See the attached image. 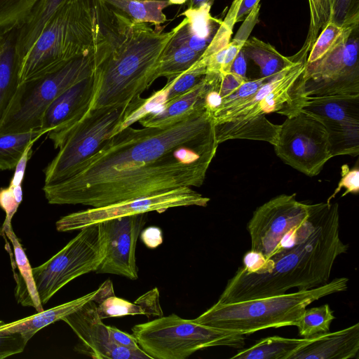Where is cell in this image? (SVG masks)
Here are the masks:
<instances>
[{"instance_id": "1", "label": "cell", "mask_w": 359, "mask_h": 359, "mask_svg": "<svg viewBox=\"0 0 359 359\" xmlns=\"http://www.w3.org/2000/svg\"><path fill=\"white\" fill-rule=\"evenodd\" d=\"M218 144L205 107L163 128L128 126L68 178L44 184L52 205L100 208L180 187L203 185Z\"/></svg>"}, {"instance_id": "2", "label": "cell", "mask_w": 359, "mask_h": 359, "mask_svg": "<svg viewBox=\"0 0 359 359\" xmlns=\"http://www.w3.org/2000/svg\"><path fill=\"white\" fill-rule=\"evenodd\" d=\"M177 26L163 32L135 22L96 0L93 40L95 93L90 109L129 103L154 82V74Z\"/></svg>"}, {"instance_id": "3", "label": "cell", "mask_w": 359, "mask_h": 359, "mask_svg": "<svg viewBox=\"0 0 359 359\" xmlns=\"http://www.w3.org/2000/svg\"><path fill=\"white\" fill-rule=\"evenodd\" d=\"M348 248L339 236V205L327 203L318 226L305 240L276 252L259 272L240 267L217 302H239L285 294L294 287L306 290L323 285L329 282L337 258Z\"/></svg>"}, {"instance_id": "4", "label": "cell", "mask_w": 359, "mask_h": 359, "mask_svg": "<svg viewBox=\"0 0 359 359\" xmlns=\"http://www.w3.org/2000/svg\"><path fill=\"white\" fill-rule=\"evenodd\" d=\"M293 57L290 65L271 76L254 94L212 116L218 144L234 139L276 143L280 126L266 115L278 113L290 117L302 110L307 100L303 82L306 60Z\"/></svg>"}, {"instance_id": "5", "label": "cell", "mask_w": 359, "mask_h": 359, "mask_svg": "<svg viewBox=\"0 0 359 359\" xmlns=\"http://www.w3.org/2000/svg\"><path fill=\"white\" fill-rule=\"evenodd\" d=\"M96 0H65L22 58L19 85L93 49Z\"/></svg>"}, {"instance_id": "6", "label": "cell", "mask_w": 359, "mask_h": 359, "mask_svg": "<svg viewBox=\"0 0 359 359\" xmlns=\"http://www.w3.org/2000/svg\"><path fill=\"white\" fill-rule=\"evenodd\" d=\"M348 283L347 278H336L306 290L229 304L217 302L194 320L243 335L271 327L296 326L307 306L327 295L346 291Z\"/></svg>"}, {"instance_id": "7", "label": "cell", "mask_w": 359, "mask_h": 359, "mask_svg": "<svg viewBox=\"0 0 359 359\" xmlns=\"http://www.w3.org/2000/svg\"><path fill=\"white\" fill-rule=\"evenodd\" d=\"M139 346L151 359H185L212 346L242 348L243 334L222 330L172 313L132 327Z\"/></svg>"}, {"instance_id": "8", "label": "cell", "mask_w": 359, "mask_h": 359, "mask_svg": "<svg viewBox=\"0 0 359 359\" xmlns=\"http://www.w3.org/2000/svg\"><path fill=\"white\" fill-rule=\"evenodd\" d=\"M143 101L140 97L129 103L89 110L65 135L57 148V154L43 170L45 184L70 177L118 131L124 121Z\"/></svg>"}, {"instance_id": "9", "label": "cell", "mask_w": 359, "mask_h": 359, "mask_svg": "<svg viewBox=\"0 0 359 359\" xmlns=\"http://www.w3.org/2000/svg\"><path fill=\"white\" fill-rule=\"evenodd\" d=\"M93 49L39 77L19 85L9 109L0 124V133L40 129L41 117L62 93L93 74Z\"/></svg>"}, {"instance_id": "10", "label": "cell", "mask_w": 359, "mask_h": 359, "mask_svg": "<svg viewBox=\"0 0 359 359\" xmlns=\"http://www.w3.org/2000/svg\"><path fill=\"white\" fill-rule=\"evenodd\" d=\"M106 248L102 223L79 230L68 243L42 264L32 268L33 277L42 305L74 279L97 270Z\"/></svg>"}, {"instance_id": "11", "label": "cell", "mask_w": 359, "mask_h": 359, "mask_svg": "<svg viewBox=\"0 0 359 359\" xmlns=\"http://www.w3.org/2000/svg\"><path fill=\"white\" fill-rule=\"evenodd\" d=\"M273 145L276 155L287 165L309 177H314L332 158L328 135L323 126L300 111L280 125Z\"/></svg>"}, {"instance_id": "12", "label": "cell", "mask_w": 359, "mask_h": 359, "mask_svg": "<svg viewBox=\"0 0 359 359\" xmlns=\"http://www.w3.org/2000/svg\"><path fill=\"white\" fill-rule=\"evenodd\" d=\"M358 28L318 60L306 65L304 95H359Z\"/></svg>"}, {"instance_id": "13", "label": "cell", "mask_w": 359, "mask_h": 359, "mask_svg": "<svg viewBox=\"0 0 359 359\" xmlns=\"http://www.w3.org/2000/svg\"><path fill=\"white\" fill-rule=\"evenodd\" d=\"M210 198L191 187H180L100 208H90L60 217L55 222L59 232L80 230L108 219L156 211L162 213L178 207H206Z\"/></svg>"}, {"instance_id": "14", "label": "cell", "mask_w": 359, "mask_h": 359, "mask_svg": "<svg viewBox=\"0 0 359 359\" xmlns=\"http://www.w3.org/2000/svg\"><path fill=\"white\" fill-rule=\"evenodd\" d=\"M312 204L296 199V194L277 196L258 207L248 224L252 251L266 259L279 250L283 240L310 217Z\"/></svg>"}, {"instance_id": "15", "label": "cell", "mask_w": 359, "mask_h": 359, "mask_svg": "<svg viewBox=\"0 0 359 359\" xmlns=\"http://www.w3.org/2000/svg\"><path fill=\"white\" fill-rule=\"evenodd\" d=\"M301 111L323 126L332 157L359 154V95L308 97Z\"/></svg>"}, {"instance_id": "16", "label": "cell", "mask_w": 359, "mask_h": 359, "mask_svg": "<svg viewBox=\"0 0 359 359\" xmlns=\"http://www.w3.org/2000/svg\"><path fill=\"white\" fill-rule=\"evenodd\" d=\"M147 221V213L102 222L106 238L104 257L95 271L136 280L138 269L135 249L137 238Z\"/></svg>"}, {"instance_id": "17", "label": "cell", "mask_w": 359, "mask_h": 359, "mask_svg": "<svg viewBox=\"0 0 359 359\" xmlns=\"http://www.w3.org/2000/svg\"><path fill=\"white\" fill-rule=\"evenodd\" d=\"M97 306L94 301H89L62 319L79 339L74 348L76 352L94 359L151 358L142 349L131 350L112 342L107 325L100 318Z\"/></svg>"}, {"instance_id": "18", "label": "cell", "mask_w": 359, "mask_h": 359, "mask_svg": "<svg viewBox=\"0 0 359 359\" xmlns=\"http://www.w3.org/2000/svg\"><path fill=\"white\" fill-rule=\"evenodd\" d=\"M95 88V80L93 73L65 90L44 111L40 130L48 134L55 149L88 112Z\"/></svg>"}, {"instance_id": "19", "label": "cell", "mask_w": 359, "mask_h": 359, "mask_svg": "<svg viewBox=\"0 0 359 359\" xmlns=\"http://www.w3.org/2000/svg\"><path fill=\"white\" fill-rule=\"evenodd\" d=\"M359 323L309 339L289 359H351L358 358Z\"/></svg>"}, {"instance_id": "20", "label": "cell", "mask_w": 359, "mask_h": 359, "mask_svg": "<svg viewBox=\"0 0 359 359\" xmlns=\"http://www.w3.org/2000/svg\"><path fill=\"white\" fill-rule=\"evenodd\" d=\"M210 7V3L196 8L188 7L181 14L184 18L177 25V29L172 39L203 54L217 32L215 29L222 22L211 16Z\"/></svg>"}, {"instance_id": "21", "label": "cell", "mask_w": 359, "mask_h": 359, "mask_svg": "<svg viewBox=\"0 0 359 359\" xmlns=\"http://www.w3.org/2000/svg\"><path fill=\"white\" fill-rule=\"evenodd\" d=\"M207 88L208 83L204 77L191 90L164 104L159 110L147 114L138 121L143 127L163 128L185 120L204 107Z\"/></svg>"}, {"instance_id": "22", "label": "cell", "mask_w": 359, "mask_h": 359, "mask_svg": "<svg viewBox=\"0 0 359 359\" xmlns=\"http://www.w3.org/2000/svg\"><path fill=\"white\" fill-rule=\"evenodd\" d=\"M1 231L2 236H6L13 246L14 259L11 260L12 267H16L18 270V273L13 271L16 283L14 294L18 304L32 306L36 312L43 311L44 309L36 290L32 268L12 224L1 225Z\"/></svg>"}, {"instance_id": "23", "label": "cell", "mask_w": 359, "mask_h": 359, "mask_svg": "<svg viewBox=\"0 0 359 359\" xmlns=\"http://www.w3.org/2000/svg\"><path fill=\"white\" fill-rule=\"evenodd\" d=\"M97 292V290H94L70 302L11 323H5L0 320V333H20L28 343L43 327L62 320L65 316L78 310L88 302L93 300Z\"/></svg>"}, {"instance_id": "24", "label": "cell", "mask_w": 359, "mask_h": 359, "mask_svg": "<svg viewBox=\"0 0 359 359\" xmlns=\"http://www.w3.org/2000/svg\"><path fill=\"white\" fill-rule=\"evenodd\" d=\"M16 29L3 34L0 45V124L19 86L20 58L16 48Z\"/></svg>"}, {"instance_id": "25", "label": "cell", "mask_w": 359, "mask_h": 359, "mask_svg": "<svg viewBox=\"0 0 359 359\" xmlns=\"http://www.w3.org/2000/svg\"><path fill=\"white\" fill-rule=\"evenodd\" d=\"M309 339L272 336L261 339L255 344L243 348L231 359H289Z\"/></svg>"}, {"instance_id": "26", "label": "cell", "mask_w": 359, "mask_h": 359, "mask_svg": "<svg viewBox=\"0 0 359 359\" xmlns=\"http://www.w3.org/2000/svg\"><path fill=\"white\" fill-rule=\"evenodd\" d=\"M201 55L171 38L160 56L154 74V81L159 77H165L168 81L177 77L189 69Z\"/></svg>"}, {"instance_id": "27", "label": "cell", "mask_w": 359, "mask_h": 359, "mask_svg": "<svg viewBox=\"0 0 359 359\" xmlns=\"http://www.w3.org/2000/svg\"><path fill=\"white\" fill-rule=\"evenodd\" d=\"M65 0H39L27 22L16 29V48L20 58L25 56L38 36L48 20Z\"/></svg>"}, {"instance_id": "28", "label": "cell", "mask_w": 359, "mask_h": 359, "mask_svg": "<svg viewBox=\"0 0 359 359\" xmlns=\"http://www.w3.org/2000/svg\"><path fill=\"white\" fill-rule=\"evenodd\" d=\"M135 22L154 25L156 29L167 20L163 10L171 5L168 0H104Z\"/></svg>"}, {"instance_id": "29", "label": "cell", "mask_w": 359, "mask_h": 359, "mask_svg": "<svg viewBox=\"0 0 359 359\" xmlns=\"http://www.w3.org/2000/svg\"><path fill=\"white\" fill-rule=\"evenodd\" d=\"M245 57L252 60L260 68L261 77H270L290 65L293 57L281 55L271 45L252 37L247 39L242 47Z\"/></svg>"}, {"instance_id": "30", "label": "cell", "mask_w": 359, "mask_h": 359, "mask_svg": "<svg viewBox=\"0 0 359 359\" xmlns=\"http://www.w3.org/2000/svg\"><path fill=\"white\" fill-rule=\"evenodd\" d=\"M43 134L40 129L0 133V170L15 168L27 148Z\"/></svg>"}, {"instance_id": "31", "label": "cell", "mask_w": 359, "mask_h": 359, "mask_svg": "<svg viewBox=\"0 0 359 359\" xmlns=\"http://www.w3.org/2000/svg\"><path fill=\"white\" fill-rule=\"evenodd\" d=\"M335 316L329 304L305 309L296 327L303 338L312 339L330 332Z\"/></svg>"}, {"instance_id": "32", "label": "cell", "mask_w": 359, "mask_h": 359, "mask_svg": "<svg viewBox=\"0 0 359 359\" xmlns=\"http://www.w3.org/2000/svg\"><path fill=\"white\" fill-rule=\"evenodd\" d=\"M310 10V25L304 46L294 55L300 59H306L318 35L330 22L333 0H308Z\"/></svg>"}, {"instance_id": "33", "label": "cell", "mask_w": 359, "mask_h": 359, "mask_svg": "<svg viewBox=\"0 0 359 359\" xmlns=\"http://www.w3.org/2000/svg\"><path fill=\"white\" fill-rule=\"evenodd\" d=\"M39 0H0V34L20 29Z\"/></svg>"}, {"instance_id": "34", "label": "cell", "mask_w": 359, "mask_h": 359, "mask_svg": "<svg viewBox=\"0 0 359 359\" xmlns=\"http://www.w3.org/2000/svg\"><path fill=\"white\" fill-rule=\"evenodd\" d=\"M358 27H342L334 22H329L318 35L311 48L306 65L311 64L320 59L325 54L338 46L348 38Z\"/></svg>"}, {"instance_id": "35", "label": "cell", "mask_w": 359, "mask_h": 359, "mask_svg": "<svg viewBox=\"0 0 359 359\" xmlns=\"http://www.w3.org/2000/svg\"><path fill=\"white\" fill-rule=\"evenodd\" d=\"M206 74V67L198 60L189 69L168 81L163 87L166 91L164 104L189 91L198 84Z\"/></svg>"}, {"instance_id": "36", "label": "cell", "mask_w": 359, "mask_h": 359, "mask_svg": "<svg viewBox=\"0 0 359 359\" xmlns=\"http://www.w3.org/2000/svg\"><path fill=\"white\" fill-rule=\"evenodd\" d=\"M98 315L101 319L126 316L144 315L143 308L136 302H130L115 294L104 299L97 306Z\"/></svg>"}, {"instance_id": "37", "label": "cell", "mask_w": 359, "mask_h": 359, "mask_svg": "<svg viewBox=\"0 0 359 359\" xmlns=\"http://www.w3.org/2000/svg\"><path fill=\"white\" fill-rule=\"evenodd\" d=\"M330 22L342 27H358L359 0H333Z\"/></svg>"}, {"instance_id": "38", "label": "cell", "mask_w": 359, "mask_h": 359, "mask_svg": "<svg viewBox=\"0 0 359 359\" xmlns=\"http://www.w3.org/2000/svg\"><path fill=\"white\" fill-rule=\"evenodd\" d=\"M23 198L22 184L10 185L0 189V208L5 212L6 217L2 226L11 225Z\"/></svg>"}, {"instance_id": "39", "label": "cell", "mask_w": 359, "mask_h": 359, "mask_svg": "<svg viewBox=\"0 0 359 359\" xmlns=\"http://www.w3.org/2000/svg\"><path fill=\"white\" fill-rule=\"evenodd\" d=\"M342 188L346 190L341 195V197L345 196L348 194H356L359 191V168L356 165L354 168H350L348 165L344 164L341 167V180H339L337 188L333 194L327 198V203H331V201L336 196V195L341 191Z\"/></svg>"}, {"instance_id": "40", "label": "cell", "mask_w": 359, "mask_h": 359, "mask_svg": "<svg viewBox=\"0 0 359 359\" xmlns=\"http://www.w3.org/2000/svg\"><path fill=\"white\" fill-rule=\"evenodd\" d=\"M27 344L20 333H0V359L22 353Z\"/></svg>"}, {"instance_id": "41", "label": "cell", "mask_w": 359, "mask_h": 359, "mask_svg": "<svg viewBox=\"0 0 359 359\" xmlns=\"http://www.w3.org/2000/svg\"><path fill=\"white\" fill-rule=\"evenodd\" d=\"M135 302L140 304L145 312V316L150 317L163 316V311L159 301V291L155 287L143 295L140 296Z\"/></svg>"}, {"instance_id": "42", "label": "cell", "mask_w": 359, "mask_h": 359, "mask_svg": "<svg viewBox=\"0 0 359 359\" xmlns=\"http://www.w3.org/2000/svg\"><path fill=\"white\" fill-rule=\"evenodd\" d=\"M107 330L110 339L116 345L131 350L141 349L133 334L110 325H107Z\"/></svg>"}, {"instance_id": "43", "label": "cell", "mask_w": 359, "mask_h": 359, "mask_svg": "<svg viewBox=\"0 0 359 359\" xmlns=\"http://www.w3.org/2000/svg\"><path fill=\"white\" fill-rule=\"evenodd\" d=\"M266 259L259 252L250 250L243 257V268L248 272L257 273L264 267Z\"/></svg>"}, {"instance_id": "44", "label": "cell", "mask_w": 359, "mask_h": 359, "mask_svg": "<svg viewBox=\"0 0 359 359\" xmlns=\"http://www.w3.org/2000/svg\"><path fill=\"white\" fill-rule=\"evenodd\" d=\"M140 235L144 244L149 248H156L163 243L162 231L157 226L142 229Z\"/></svg>"}, {"instance_id": "45", "label": "cell", "mask_w": 359, "mask_h": 359, "mask_svg": "<svg viewBox=\"0 0 359 359\" xmlns=\"http://www.w3.org/2000/svg\"><path fill=\"white\" fill-rule=\"evenodd\" d=\"M33 145H30L27 149L25 151L22 157L15 166V170L13 178L11 180L10 185H20L22 184L25 168L27 164L29 159L30 158L32 154V147Z\"/></svg>"}, {"instance_id": "46", "label": "cell", "mask_w": 359, "mask_h": 359, "mask_svg": "<svg viewBox=\"0 0 359 359\" xmlns=\"http://www.w3.org/2000/svg\"><path fill=\"white\" fill-rule=\"evenodd\" d=\"M260 0H238V8L235 22H238L247 17Z\"/></svg>"}, {"instance_id": "47", "label": "cell", "mask_w": 359, "mask_h": 359, "mask_svg": "<svg viewBox=\"0 0 359 359\" xmlns=\"http://www.w3.org/2000/svg\"><path fill=\"white\" fill-rule=\"evenodd\" d=\"M93 301L97 304L101 303L106 298L114 295L113 283L110 279L105 280L99 287Z\"/></svg>"}, {"instance_id": "48", "label": "cell", "mask_w": 359, "mask_h": 359, "mask_svg": "<svg viewBox=\"0 0 359 359\" xmlns=\"http://www.w3.org/2000/svg\"><path fill=\"white\" fill-rule=\"evenodd\" d=\"M247 70V62L245 56L242 50V49L238 52L236 57H235L231 67V72L239 75L243 78H247L246 74Z\"/></svg>"}, {"instance_id": "49", "label": "cell", "mask_w": 359, "mask_h": 359, "mask_svg": "<svg viewBox=\"0 0 359 359\" xmlns=\"http://www.w3.org/2000/svg\"><path fill=\"white\" fill-rule=\"evenodd\" d=\"M171 4H182L187 0H168Z\"/></svg>"}, {"instance_id": "50", "label": "cell", "mask_w": 359, "mask_h": 359, "mask_svg": "<svg viewBox=\"0 0 359 359\" xmlns=\"http://www.w3.org/2000/svg\"><path fill=\"white\" fill-rule=\"evenodd\" d=\"M2 40H3V34H0V45L1 43Z\"/></svg>"}, {"instance_id": "51", "label": "cell", "mask_w": 359, "mask_h": 359, "mask_svg": "<svg viewBox=\"0 0 359 359\" xmlns=\"http://www.w3.org/2000/svg\"><path fill=\"white\" fill-rule=\"evenodd\" d=\"M2 236V231H1V225L0 224V239Z\"/></svg>"}]
</instances>
